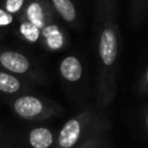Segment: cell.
I'll return each instance as SVG.
<instances>
[{"instance_id":"5","label":"cell","mask_w":148,"mask_h":148,"mask_svg":"<svg viewBox=\"0 0 148 148\" xmlns=\"http://www.w3.org/2000/svg\"><path fill=\"white\" fill-rule=\"evenodd\" d=\"M40 38H43L45 46L50 51H60L68 44L65 31L54 21L50 22L40 30Z\"/></svg>"},{"instance_id":"4","label":"cell","mask_w":148,"mask_h":148,"mask_svg":"<svg viewBox=\"0 0 148 148\" xmlns=\"http://www.w3.org/2000/svg\"><path fill=\"white\" fill-rule=\"evenodd\" d=\"M59 73L62 80L69 86H76L83 76V64L75 54L64 57L59 65Z\"/></svg>"},{"instance_id":"1","label":"cell","mask_w":148,"mask_h":148,"mask_svg":"<svg viewBox=\"0 0 148 148\" xmlns=\"http://www.w3.org/2000/svg\"><path fill=\"white\" fill-rule=\"evenodd\" d=\"M97 28V83L96 103L109 106L117 94L119 67V28L116 17L96 21Z\"/></svg>"},{"instance_id":"8","label":"cell","mask_w":148,"mask_h":148,"mask_svg":"<svg viewBox=\"0 0 148 148\" xmlns=\"http://www.w3.org/2000/svg\"><path fill=\"white\" fill-rule=\"evenodd\" d=\"M58 133H54L49 127H36L29 133L28 140L32 148H57Z\"/></svg>"},{"instance_id":"13","label":"cell","mask_w":148,"mask_h":148,"mask_svg":"<svg viewBox=\"0 0 148 148\" xmlns=\"http://www.w3.org/2000/svg\"><path fill=\"white\" fill-rule=\"evenodd\" d=\"M20 32L29 43H37L40 39V30L28 20L20 24Z\"/></svg>"},{"instance_id":"15","label":"cell","mask_w":148,"mask_h":148,"mask_svg":"<svg viewBox=\"0 0 148 148\" xmlns=\"http://www.w3.org/2000/svg\"><path fill=\"white\" fill-rule=\"evenodd\" d=\"M24 0H6V10L10 14H15L22 9Z\"/></svg>"},{"instance_id":"9","label":"cell","mask_w":148,"mask_h":148,"mask_svg":"<svg viewBox=\"0 0 148 148\" xmlns=\"http://www.w3.org/2000/svg\"><path fill=\"white\" fill-rule=\"evenodd\" d=\"M25 15L27 20L35 24L39 30H42L46 24L53 21L52 10L47 13L44 3H42L40 1H31L25 9Z\"/></svg>"},{"instance_id":"7","label":"cell","mask_w":148,"mask_h":148,"mask_svg":"<svg viewBox=\"0 0 148 148\" xmlns=\"http://www.w3.org/2000/svg\"><path fill=\"white\" fill-rule=\"evenodd\" d=\"M0 64L8 71L16 74H24L30 69L29 59L15 51H5L0 54Z\"/></svg>"},{"instance_id":"3","label":"cell","mask_w":148,"mask_h":148,"mask_svg":"<svg viewBox=\"0 0 148 148\" xmlns=\"http://www.w3.org/2000/svg\"><path fill=\"white\" fill-rule=\"evenodd\" d=\"M14 110L20 117L24 119L53 117L61 112L60 106L54 104H46L40 98L30 95L18 97L14 102Z\"/></svg>"},{"instance_id":"17","label":"cell","mask_w":148,"mask_h":148,"mask_svg":"<svg viewBox=\"0 0 148 148\" xmlns=\"http://www.w3.org/2000/svg\"><path fill=\"white\" fill-rule=\"evenodd\" d=\"M13 22V15L0 8V27H7Z\"/></svg>"},{"instance_id":"2","label":"cell","mask_w":148,"mask_h":148,"mask_svg":"<svg viewBox=\"0 0 148 148\" xmlns=\"http://www.w3.org/2000/svg\"><path fill=\"white\" fill-rule=\"evenodd\" d=\"M110 127V120L103 112L88 108L61 126L58 132L57 148H77L96 136L108 134Z\"/></svg>"},{"instance_id":"16","label":"cell","mask_w":148,"mask_h":148,"mask_svg":"<svg viewBox=\"0 0 148 148\" xmlns=\"http://www.w3.org/2000/svg\"><path fill=\"white\" fill-rule=\"evenodd\" d=\"M138 91L141 95H148V66L140 77V81L138 84Z\"/></svg>"},{"instance_id":"6","label":"cell","mask_w":148,"mask_h":148,"mask_svg":"<svg viewBox=\"0 0 148 148\" xmlns=\"http://www.w3.org/2000/svg\"><path fill=\"white\" fill-rule=\"evenodd\" d=\"M50 2L54 12L61 17L62 21L69 24L73 29H81L79 12L73 0H50Z\"/></svg>"},{"instance_id":"10","label":"cell","mask_w":148,"mask_h":148,"mask_svg":"<svg viewBox=\"0 0 148 148\" xmlns=\"http://www.w3.org/2000/svg\"><path fill=\"white\" fill-rule=\"evenodd\" d=\"M130 15L134 27H139L148 15V0H130Z\"/></svg>"},{"instance_id":"14","label":"cell","mask_w":148,"mask_h":148,"mask_svg":"<svg viewBox=\"0 0 148 148\" xmlns=\"http://www.w3.org/2000/svg\"><path fill=\"white\" fill-rule=\"evenodd\" d=\"M109 146H110L109 138H108V134H105V135L96 136V138L84 142L83 145L79 146L77 148H109Z\"/></svg>"},{"instance_id":"12","label":"cell","mask_w":148,"mask_h":148,"mask_svg":"<svg viewBox=\"0 0 148 148\" xmlns=\"http://www.w3.org/2000/svg\"><path fill=\"white\" fill-rule=\"evenodd\" d=\"M21 89V82L14 75L0 72V91L7 94L17 92Z\"/></svg>"},{"instance_id":"11","label":"cell","mask_w":148,"mask_h":148,"mask_svg":"<svg viewBox=\"0 0 148 148\" xmlns=\"http://www.w3.org/2000/svg\"><path fill=\"white\" fill-rule=\"evenodd\" d=\"M95 2V20L105 17H116L118 0H94Z\"/></svg>"},{"instance_id":"18","label":"cell","mask_w":148,"mask_h":148,"mask_svg":"<svg viewBox=\"0 0 148 148\" xmlns=\"http://www.w3.org/2000/svg\"><path fill=\"white\" fill-rule=\"evenodd\" d=\"M142 120H143V126H145V130L148 134V106H146L142 111Z\"/></svg>"}]
</instances>
